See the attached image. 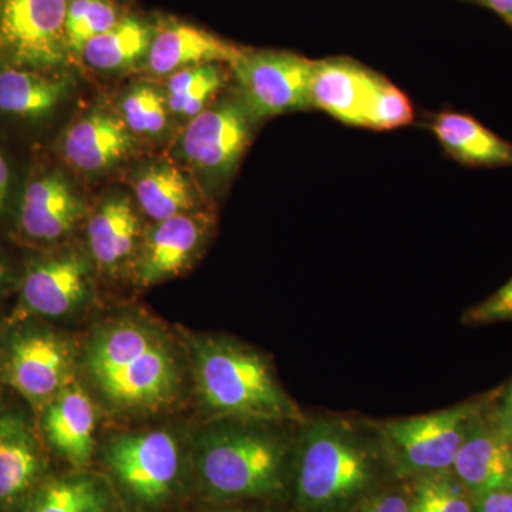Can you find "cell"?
Returning a JSON list of instances; mask_svg holds the SVG:
<instances>
[{"mask_svg":"<svg viewBox=\"0 0 512 512\" xmlns=\"http://www.w3.org/2000/svg\"><path fill=\"white\" fill-rule=\"evenodd\" d=\"M413 121V107L409 99L389 80L375 73L366 101L363 127L390 130L407 126Z\"/></svg>","mask_w":512,"mask_h":512,"instance_id":"cell-29","label":"cell"},{"mask_svg":"<svg viewBox=\"0 0 512 512\" xmlns=\"http://www.w3.org/2000/svg\"><path fill=\"white\" fill-rule=\"evenodd\" d=\"M83 363L101 399L120 412H154L180 392L173 348L158 330L138 320H117L97 330Z\"/></svg>","mask_w":512,"mask_h":512,"instance_id":"cell-1","label":"cell"},{"mask_svg":"<svg viewBox=\"0 0 512 512\" xmlns=\"http://www.w3.org/2000/svg\"><path fill=\"white\" fill-rule=\"evenodd\" d=\"M198 394L212 413L239 420H302L271 366L254 350L227 339L204 338L194 346Z\"/></svg>","mask_w":512,"mask_h":512,"instance_id":"cell-2","label":"cell"},{"mask_svg":"<svg viewBox=\"0 0 512 512\" xmlns=\"http://www.w3.org/2000/svg\"><path fill=\"white\" fill-rule=\"evenodd\" d=\"M471 501L474 512H512V488L477 495Z\"/></svg>","mask_w":512,"mask_h":512,"instance_id":"cell-33","label":"cell"},{"mask_svg":"<svg viewBox=\"0 0 512 512\" xmlns=\"http://www.w3.org/2000/svg\"><path fill=\"white\" fill-rule=\"evenodd\" d=\"M284 450L269 434L238 427L212 430L198 447V470L212 493L249 497L281 485Z\"/></svg>","mask_w":512,"mask_h":512,"instance_id":"cell-5","label":"cell"},{"mask_svg":"<svg viewBox=\"0 0 512 512\" xmlns=\"http://www.w3.org/2000/svg\"><path fill=\"white\" fill-rule=\"evenodd\" d=\"M106 491L92 477L46 478L25 512H103Z\"/></svg>","mask_w":512,"mask_h":512,"instance_id":"cell-26","label":"cell"},{"mask_svg":"<svg viewBox=\"0 0 512 512\" xmlns=\"http://www.w3.org/2000/svg\"><path fill=\"white\" fill-rule=\"evenodd\" d=\"M19 278L20 274L13 268L8 255L0 248V301L5 298L12 286L19 285Z\"/></svg>","mask_w":512,"mask_h":512,"instance_id":"cell-36","label":"cell"},{"mask_svg":"<svg viewBox=\"0 0 512 512\" xmlns=\"http://www.w3.org/2000/svg\"><path fill=\"white\" fill-rule=\"evenodd\" d=\"M357 512H412L406 498L397 494L380 495L363 505Z\"/></svg>","mask_w":512,"mask_h":512,"instance_id":"cell-35","label":"cell"},{"mask_svg":"<svg viewBox=\"0 0 512 512\" xmlns=\"http://www.w3.org/2000/svg\"><path fill=\"white\" fill-rule=\"evenodd\" d=\"M463 322L474 326L512 322V278L485 301L468 309Z\"/></svg>","mask_w":512,"mask_h":512,"instance_id":"cell-31","label":"cell"},{"mask_svg":"<svg viewBox=\"0 0 512 512\" xmlns=\"http://www.w3.org/2000/svg\"><path fill=\"white\" fill-rule=\"evenodd\" d=\"M16 318L0 339V382L42 413L72 382V346L36 318Z\"/></svg>","mask_w":512,"mask_h":512,"instance_id":"cell-4","label":"cell"},{"mask_svg":"<svg viewBox=\"0 0 512 512\" xmlns=\"http://www.w3.org/2000/svg\"><path fill=\"white\" fill-rule=\"evenodd\" d=\"M73 90L64 70L0 66V117L42 123L52 117Z\"/></svg>","mask_w":512,"mask_h":512,"instance_id":"cell-18","label":"cell"},{"mask_svg":"<svg viewBox=\"0 0 512 512\" xmlns=\"http://www.w3.org/2000/svg\"><path fill=\"white\" fill-rule=\"evenodd\" d=\"M494 423L500 436L512 446V380L497 394Z\"/></svg>","mask_w":512,"mask_h":512,"instance_id":"cell-32","label":"cell"},{"mask_svg":"<svg viewBox=\"0 0 512 512\" xmlns=\"http://www.w3.org/2000/svg\"><path fill=\"white\" fill-rule=\"evenodd\" d=\"M86 215L82 195L60 168L37 167L26 178L15 207L13 229L35 248L60 244Z\"/></svg>","mask_w":512,"mask_h":512,"instance_id":"cell-11","label":"cell"},{"mask_svg":"<svg viewBox=\"0 0 512 512\" xmlns=\"http://www.w3.org/2000/svg\"><path fill=\"white\" fill-rule=\"evenodd\" d=\"M238 96L256 121L312 109L313 62L295 53L242 50L229 67Z\"/></svg>","mask_w":512,"mask_h":512,"instance_id":"cell-9","label":"cell"},{"mask_svg":"<svg viewBox=\"0 0 512 512\" xmlns=\"http://www.w3.org/2000/svg\"><path fill=\"white\" fill-rule=\"evenodd\" d=\"M254 116L238 94L222 97L188 121L175 153L201 187L215 191L228 183L254 134Z\"/></svg>","mask_w":512,"mask_h":512,"instance_id":"cell-6","label":"cell"},{"mask_svg":"<svg viewBox=\"0 0 512 512\" xmlns=\"http://www.w3.org/2000/svg\"><path fill=\"white\" fill-rule=\"evenodd\" d=\"M464 2L493 10V12L503 16L505 22L512 20V0H464Z\"/></svg>","mask_w":512,"mask_h":512,"instance_id":"cell-37","label":"cell"},{"mask_svg":"<svg viewBox=\"0 0 512 512\" xmlns=\"http://www.w3.org/2000/svg\"><path fill=\"white\" fill-rule=\"evenodd\" d=\"M140 211L153 222L168 220L185 212L198 211V185L181 170V165L160 161L140 168L131 178Z\"/></svg>","mask_w":512,"mask_h":512,"instance_id":"cell-22","label":"cell"},{"mask_svg":"<svg viewBox=\"0 0 512 512\" xmlns=\"http://www.w3.org/2000/svg\"><path fill=\"white\" fill-rule=\"evenodd\" d=\"M119 116L134 136L158 140L170 124V109L164 89L151 83H137L121 97Z\"/></svg>","mask_w":512,"mask_h":512,"instance_id":"cell-27","label":"cell"},{"mask_svg":"<svg viewBox=\"0 0 512 512\" xmlns=\"http://www.w3.org/2000/svg\"><path fill=\"white\" fill-rule=\"evenodd\" d=\"M93 266L74 249L32 256L20 272L16 316L60 319L73 315L92 296Z\"/></svg>","mask_w":512,"mask_h":512,"instance_id":"cell-10","label":"cell"},{"mask_svg":"<svg viewBox=\"0 0 512 512\" xmlns=\"http://www.w3.org/2000/svg\"><path fill=\"white\" fill-rule=\"evenodd\" d=\"M211 225L210 217L200 211L154 222L143 232L134 256L137 284L157 285L180 275L204 248Z\"/></svg>","mask_w":512,"mask_h":512,"instance_id":"cell-13","label":"cell"},{"mask_svg":"<svg viewBox=\"0 0 512 512\" xmlns=\"http://www.w3.org/2000/svg\"><path fill=\"white\" fill-rule=\"evenodd\" d=\"M49 446L74 467L89 463L94 451L96 409L89 394L70 382L40 413Z\"/></svg>","mask_w":512,"mask_h":512,"instance_id":"cell-19","label":"cell"},{"mask_svg":"<svg viewBox=\"0 0 512 512\" xmlns=\"http://www.w3.org/2000/svg\"><path fill=\"white\" fill-rule=\"evenodd\" d=\"M107 460L124 487L146 503L170 493L180 471L177 440L164 430L117 437L107 448Z\"/></svg>","mask_w":512,"mask_h":512,"instance_id":"cell-12","label":"cell"},{"mask_svg":"<svg viewBox=\"0 0 512 512\" xmlns=\"http://www.w3.org/2000/svg\"><path fill=\"white\" fill-rule=\"evenodd\" d=\"M156 25L138 16H123L119 23L94 37L80 57L94 72L123 74L144 67Z\"/></svg>","mask_w":512,"mask_h":512,"instance_id":"cell-24","label":"cell"},{"mask_svg":"<svg viewBox=\"0 0 512 512\" xmlns=\"http://www.w3.org/2000/svg\"><path fill=\"white\" fill-rule=\"evenodd\" d=\"M137 146L138 138L119 114L93 109L64 131L59 151L64 163L77 173L101 175L124 163Z\"/></svg>","mask_w":512,"mask_h":512,"instance_id":"cell-15","label":"cell"},{"mask_svg":"<svg viewBox=\"0 0 512 512\" xmlns=\"http://www.w3.org/2000/svg\"><path fill=\"white\" fill-rule=\"evenodd\" d=\"M46 458L32 423L0 407V512H25L46 481Z\"/></svg>","mask_w":512,"mask_h":512,"instance_id":"cell-14","label":"cell"},{"mask_svg":"<svg viewBox=\"0 0 512 512\" xmlns=\"http://www.w3.org/2000/svg\"><path fill=\"white\" fill-rule=\"evenodd\" d=\"M225 64L208 63L167 77L164 93L171 116L190 121L207 109L228 82Z\"/></svg>","mask_w":512,"mask_h":512,"instance_id":"cell-25","label":"cell"},{"mask_svg":"<svg viewBox=\"0 0 512 512\" xmlns=\"http://www.w3.org/2000/svg\"><path fill=\"white\" fill-rule=\"evenodd\" d=\"M497 394L488 397L474 417L453 464L454 476L470 497L512 488V446L494 423Z\"/></svg>","mask_w":512,"mask_h":512,"instance_id":"cell-16","label":"cell"},{"mask_svg":"<svg viewBox=\"0 0 512 512\" xmlns=\"http://www.w3.org/2000/svg\"><path fill=\"white\" fill-rule=\"evenodd\" d=\"M121 18L114 0H69L66 36L72 56H80L90 40L113 28Z\"/></svg>","mask_w":512,"mask_h":512,"instance_id":"cell-28","label":"cell"},{"mask_svg":"<svg viewBox=\"0 0 512 512\" xmlns=\"http://www.w3.org/2000/svg\"><path fill=\"white\" fill-rule=\"evenodd\" d=\"M13 192V168L5 151L0 148V221L5 217Z\"/></svg>","mask_w":512,"mask_h":512,"instance_id":"cell-34","label":"cell"},{"mask_svg":"<svg viewBox=\"0 0 512 512\" xmlns=\"http://www.w3.org/2000/svg\"><path fill=\"white\" fill-rule=\"evenodd\" d=\"M69 0H0V66L64 70Z\"/></svg>","mask_w":512,"mask_h":512,"instance_id":"cell-7","label":"cell"},{"mask_svg":"<svg viewBox=\"0 0 512 512\" xmlns=\"http://www.w3.org/2000/svg\"><path fill=\"white\" fill-rule=\"evenodd\" d=\"M369 454L346 424L316 420L303 437L298 491L303 504L326 510L346 503L369 484Z\"/></svg>","mask_w":512,"mask_h":512,"instance_id":"cell-3","label":"cell"},{"mask_svg":"<svg viewBox=\"0 0 512 512\" xmlns=\"http://www.w3.org/2000/svg\"><path fill=\"white\" fill-rule=\"evenodd\" d=\"M508 23H510V25L512 26V20H510V22H508Z\"/></svg>","mask_w":512,"mask_h":512,"instance_id":"cell-38","label":"cell"},{"mask_svg":"<svg viewBox=\"0 0 512 512\" xmlns=\"http://www.w3.org/2000/svg\"><path fill=\"white\" fill-rule=\"evenodd\" d=\"M373 77L372 70L342 57L313 62L312 107L350 126L363 127Z\"/></svg>","mask_w":512,"mask_h":512,"instance_id":"cell-21","label":"cell"},{"mask_svg":"<svg viewBox=\"0 0 512 512\" xmlns=\"http://www.w3.org/2000/svg\"><path fill=\"white\" fill-rule=\"evenodd\" d=\"M241 47L190 23L167 20L156 26L144 69L151 76L168 77L188 67L237 62Z\"/></svg>","mask_w":512,"mask_h":512,"instance_id":"cell-17","label":"cell"},{"mask_svg":"<svg viewBox=\"0 0 512 512\" xmlns=\"http://www.w3.org/2000/svg\"><path fill=\"white\" fill-rule=\"evenodd\" d=\"M412 512H474L473 501L463 484L447 471L427 474L417 484L412 503Z\"/></svg>","mask_w":512,"mask_h":512,"instance_id":"cell-30","label":"cell"},{"mask_svg":"<svg viewBox=\"0 0 512 512\" xmlns=\"http://www.w3.org/2000/svg\"><path fill=\"white\" fill-rule=\"evenodd\" d=\"M434 134L448 156L468 167H512V144L467 114L440 113Z\"/></svg>","mask_w":512,"mask_h":512,"instance_id":"cell-23","label":"cell"},{"mask_svg":"<svg viewBox=\"0 0 512 512\" xmlns=\"http://www.w3.org/2000/svg\"><path fill=\"white\" fill-rule=\"evenodd\" d=\"M488 397L451 409L387 421L379 427L387 450L410 473L436 474L453 468L474 417Z\"/></svg>","mask_w":512,"mask_h":512,"instance_id":"cell-8","label":"cell"},{"mask_svg":"<svg viewBox=\"0 0 512 512\" xmlns=\"http://www.w3.org/2000/svg\"><path fill=\"white\" fill-rule=\"evenodd\" d=\"M143 232L140 215L130 198L121 194L104 198L87 224L94 268L114 274L131 259L134 261Z\"/></svg>","mask_w":512,"mask_h":512,"instance_id":"cell-20","label":"cell"}]
</instances>
